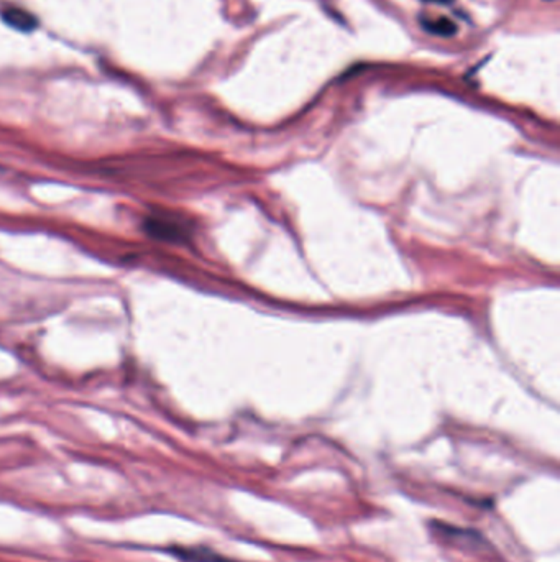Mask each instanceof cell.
I'll return each instance as SVG.
<instances>
[{
    "label": "cell",
    "instance_id": "6da1fadb",
    "mask_svg": "<svg viewBox=\"0 0 560 562\" xmlns=\"http://www.w3.org/2000/svg\"><path fill=\"white\" fill-rule=\"evenodd\" d=\"M145 231L159 240H184V228L175 221L163 217H150L145 222Z\"/></svg>",
    "mask_w": 560,
    "mask_h": 562
},
{
    "label": "cell",
    "instance_id": "3957f363",
    "mask_svg": "<svg viewBox=\"0 0 560 562\" xmlns=\"http://www.w3.org/2000/svg\"><path fill=\"white\" fill-rule=\"evenodd\" d=\"M175 554L188 562H234L209 549H175Z\"/></svg>",
    "mask_w": 560,
    "mask_h": 562
},
{
    "label": "cell",
    "instance_id": "7a4b0ae2",
    "mask_svg": "<svg viewBox=\"0 0 560 562\" xmlns=\"http://www.w3.org/2000/svg\"><path fill=\"white\" fill-rule=\"evenodd\" d=\"M2 17L8 25L17 30L29 31L33 30L36 26V18L33 15H30L29 12L20 10V8H7V10H3Z\"/></svg>",
    "mask_w": 560,
    "mask_h": 562
},
{
    "label": "cell",
    "instance_id": "277c9868",
    "mask_svg": "<svg viewBox=\"0 0 560 562\" xmlns=\"http://www.w3.org/2000/svg\"><path fill=\"white\" fill-rule=\"evenodd\" d=\"M422 26L427 31H431V33L434 35H439V36H452L457 33V26L450 18L447 17H440V18H435V20H424L422 18Z\"/></svg>",
    "mask_w": 560,
    "mask_h": 562
}]
</instances>
